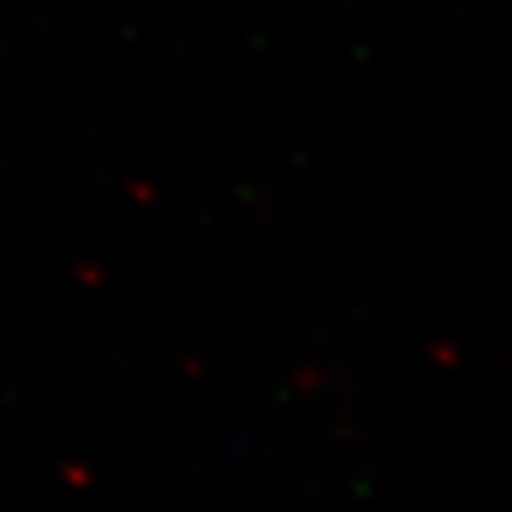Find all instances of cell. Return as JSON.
Here are the masks:
<instances>
[]
</instances>
